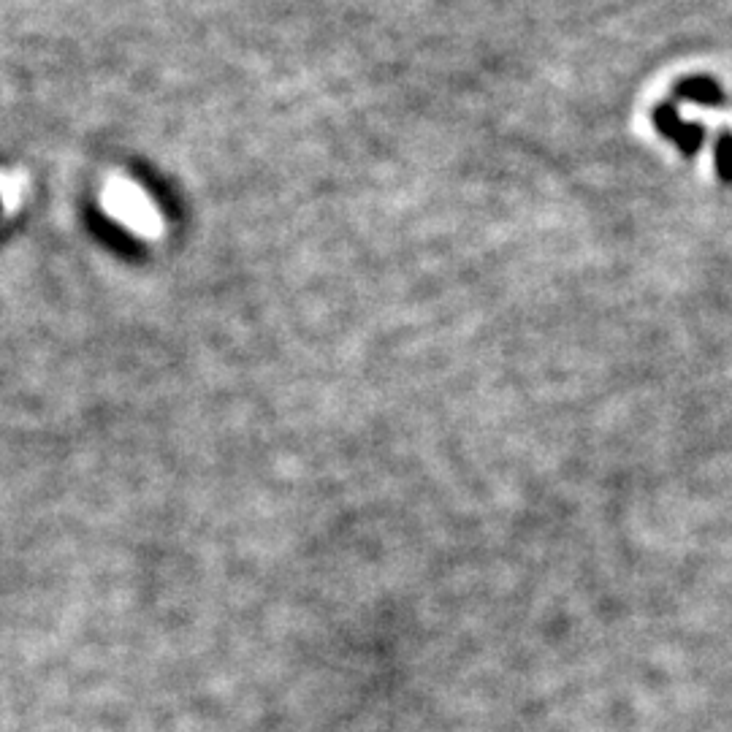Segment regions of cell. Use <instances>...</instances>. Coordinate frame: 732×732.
Wrapping results in <instances>:
<instances>
[{
  "label": "cell",
  "instance_id": "obj_1",
  "mask_svg": "<svg viewBox=\"0 0 732 732\" xmlns=\"http://www.w3.org/2000/svg\"><path fill=\"white\" fill-rule=\"evenodd\" d=\"M654 122H657V128L662 131V136L676 141L684 155H695V152L703 147L705 141L703 125H686V122H681L673 106H657V109H654Z\"/></svg>",
  "mask_w": 732,
  "mask_h": 732
},
{
  "label": "cell",
  "instance_id": "obj_2",
  "mask_svg": "<svg viewBox=\"0 0 732 732\" xmlns=\"http://www.w3.org/2000/svg\"><path fill=\"white\" fill-rule=\"evenodd\" d=\"M676 95L678 98H684V101H692V104H700V106L724 104L722 87L716 85L714 79H708V76H692V79L678 82Z\"/></svg>",
  "mask_w": 732,
  "mask_h": 732
},
{
  "label": "cell",
  "instance_id": "obj_3",
  "mask_svg": "<svg viewBox=\"0 0 732 732\" xmlns=\"http://www.w3.org/2000/svg\"><path fill=\"white\" fill-rule=\"evenodd\" d=\"M716 171L722 182L732 185V131L719 133V141H716Z\"/></svg>",
  "mask_w": 732,
  "mask_h": 732
}]
</instances>
